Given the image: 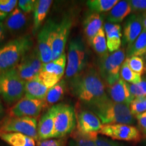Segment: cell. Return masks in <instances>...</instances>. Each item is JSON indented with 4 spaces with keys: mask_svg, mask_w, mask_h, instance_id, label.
Returning a JSON list of instances; mask_svg holds the SVG:
<instances>
[{
    "mask_svg": "<svg viewBox=\"0 0 146 146\" xmlns=\"http://www.w3.org/2000/svg\"><path fill=\"white\" fill-rule=\"evenodd\" d=\"M70 89L73 96L88 106L109 98L100 73L94 68H89L71 78Z\"/></svg>",
    "mask_w": 146,
    "mask_h": 146,
    "instance_id": "1",
    "label": "cell"
},
{
    "mask_svg": "<svg viewBox=\"0 0 146 146\" xmlns=\"http://www.w3.org/2000/svg\"><path fill=\"white\" fill-rule=\"evenodd\" d=\"M89 107L100 118L102 125H131L135 123V117L131 113L129 106L113 102L110 98Z\"/></svg>",
    "mask_w": 146,
    "mask_h": 146,
    "instance_id": "2",
    "label": "cell"
},
{
    "mask_svg": "<svg viewBox=\"0 0 146 146\" xmlns=\"http://www.w3.org/2000/svg\"><path fill=\"white\" fill-rule=\"evenodd\" d=\"M33 41L29 35L18 36L0 47V71L14 68L31 50Z\"/></svg>",
    "mask_w": 146,
    "mask_h": 146,
    "instance_id": "3",
    "label": "cell"
},
{
    "mask_svg": "<svg viewBox=\"0 0 146 146\" xmlns=\"http://www.w3.org/2000/svg\"><path fill=\"white\" fill-rule=\"evenodd\" d=\"M25 94V81L16 68L0 71V96L8 104L20 101Z\"/></svg>",
    "mask_w": 146,
    "mask_h": 146,
    "instance_id": "4",
    "label": "cell"
},
{
    "mask_svg": "<svg viewBox=\"0 0 146 146\" xmlns=\"http://www.w3.org/2000/svg\"><path fill=\"white\" fill-rule=\"evenodd\" d=\"M87 64V55L81 37H76L69 43L66 68V77L72 78L77 76L85 68Z\"/></svg>",
    "mask_w": 146,
    "mask_h": 146,
    "instance_id": "5",
    "label": "cell"
},
{
    "mask_svg": "<svg viewBox=\"0 0 146 146\" xmlns=\"http://www.w3.org/2000/svg\"><path fill=\"white\" fill-rule=\"evenodd\" d=\"M125 60V52L123 49L100 58L99 73L108 86L120 79V68Z\"/></svg>",
    "mask_w": 146,
    "mask_h": 146,
    "instance_id": "6",
    "label": "cell"
},
{
    "mask_svg": "<svg viewBox=\"0 0 146 146\" xmlns=\"http://www.w3.org/2000/svg\"><path fill=\"white\" fill-rule=\"evenodd\" d=\"M54 138H64L72 132L76 126V116L74 108L65 104L54 105Z\"/></svg>",
    "mask_w": 146,
    "mask_h": 146,
    "instance_id": "7",
    "label": "cell"
},
{
    "mask_svg": "<svg viewBox=\"0 0 146 146\" xmlns=\"http://www.w3.org/2000/svg\"><path fill=\"white\" fill-rule=\"evenodd\" d=\"M37 125L35 118L8 116L0 122V133H22L38 141Z\"/></svg>",
    "mask_w": 146,
    "mask_h": 146,
    "instance_id": "8",
    "label": "cell"
},
{
    "mask_svg": "<svg viewBox=\"0 0 146 146\" xmlns=\"http://www.w3.org/2000/svg\"><path fill=\"white\" fill-rule=\"evenodd\" d=\"M98 133L120 141L139 142L141 139V132L137 128L125 124L103 125Z\"/></svg>",
    "mask_w": 146,
    "mask_h": 146,
    "instance_id": "9",
    "label": "cell"
},
{
    "mask_svg": "<svg viewBox=\"0 0 146 146\" xmlns=\"http://www.w3.org/2000/svg\"><path fill=\"white\" fill-rule=\"evenodd\" d=\"M56 25L52 20H48L38 33L36 48L43 64L52 61L53 41Z\"/></svg>",
    "mask_w": 146,
    "mask_h": 146,
    "instance_id": "10",
    "label": "cell"
},
{
    "mask_svg": "<svg viewBox=\"0 0 146 146\" xmlns=\"http://www.w3.org/2000/svg\"><path fill=\"white\" fill-rule=\"evenodd\" d=\"M72 26V18L66 15L59 23H57L55 29L52 48V60H56L63 54Z\"/></svg>",
    "mask_w": 146,
    "mask_h": 146,
    "instance_id": "11",
    "label": "cell"
},
{
    "mask_svg": "<svg viewBox=\"0 0 146 146\" xmlns=\"http://www.w3.org/2000/svg\"><path fill=\"white\" fill-rule=\"evenodd\" d=\"M45 104L43 100L24 98L10 110V116L13 117H36L41 113Z\"/></svg>",
    "mask_w": 146,
    "mask_h": 146,
    "instance_id": "12",
    "label": "cell"
},
{
    "mask_svg": "<svg viewBox=\"0 0 146 146\" xmlns=\"http://www.w3.org/2000/svg\"><path fill=\"white\" fill-rule=\"evenodd\" d=\"M77 133L81 135L98 133L102 127L100 118L91 111L81 110L76 114Z\"/></svg>",
    "mask_w": 146,
    "mask_h": 146,
    "instance_id": "13",
    "label": "cell"
},
{
    "mask_svg": "<svg viewBox=\"0 0 146 146\" xmlns=\"http://www.w3.org/2000/svg\"><path fill=\"white\" fill-rule=\"evenodd\" d=\"M109 96L113 102L129 106L135 99L131 94L127 82L120 78L114 84L108 86V89Z\"/></svg>",
    "mask_w": 146,
    "mask_h": 146,
    "instance_id": "14",
    "label": "cell"
},
{
    "mask_svg": "<svg viewBox=\"0 0 146 146\" xmlns=\"http://www.w3.org/2000/svg\"><path fill=\"white\" fill-rule=\"evenodd\" d=\"M143 29L142 15L132 14L127 18L124 27V38L128 46L132 45Z\"/></svg>",
    "mask_w": 146,
    "mask_h": 146,
    "instance_id": "15",
    "label": "cell"
},
{
    "mask_svg": "<svg viewBox=\"0 0 146 146\" xmlns=\"http://www.w3.org/2000/svg\"><path fill=\"white\" fill-rule=\"evenodd\" d=\"M55 108L53 106L42 116L37 125L38 141L54 138Z\"/></svg>",
    "mask_w": 146,
    "mask_h": 146,
    "instance_id": "16",
    "label": "cell"
},
{
    "mask_svg": "<svg viewBox=\"0 0 146 146\" xmlns=\"http://www.w3.org/2000/svg\"><path fill=\"white\" fill-rule=\"evenodd\" d=\"M108 50L110 53L120 49L122 44V29L118 24L106 23L104 25Z\"/></svg>",
    "mask_w": 146,
    "mask_h": 146,
    "instance_id": "17",
    "label": "cell"
},
{
    "mask_svg": "<svg viewBox=\"0 0 146 146\" xmlns=\"http://www.w3.org/2000/svg\"><path fill=\"white\" fill-rule=\"evenodd\" d=\"M103 28V18L100 14L92 12L83 21V31L87 42L90 45L93 38Z\"/></svg>",
    "mask_w": 146,
    "mask_h": 146,
    "instance_id": "18",
    "label": "cell"
},
{
    "mask_svg": "<svg viewBox=\"0 0 146 146\" xmlns=\"http://www.w3.org/2000/svg\"><path fill=\"white\" fill-rule=\"evenodd\" d=\"M52 3L51 0H37L33 10V33L35 35L39 31L45 17L48 14Z\"/></svg>",
    "mask_w": 146,
    "mask_h": 146,
    "instance_id": "19",
    "label": "cell"
},
{
    "mask_svg": "<svg viewBox=\"0 0 146 146\" xmlns=\"http://www.w3.org/2000/svg\"><path fill=\"white\" fill-rule=\"evenodd\" d=\"M49 89L37 78L25 82V98L29 99L44 100Z\"/></svg>",
    "mask_w": 146,
    "mask_h": 146,
    "instance_id": "20",
    "label": "cell"
},
{
    "mask_svg": "<svg viewBox=\"0 0 146 146\" xmlns=\"http://www.w3.org/2000/svg\"><path fill=\"white\" fill-rule=\"evenodd\" d=\"M132 12L129 1H119L109 12L107 20L110 23L118 24Z\"/></svg>",
    "mask_w": 146,
    "mask_h": 146,
    "instance_id": "21",
    "label": "cell"
},
{
    "mask_svg": "<svg viewBox=\"0 0 146 146\" xmlns=\"http://www.w3.org/2000/svg\"><path fill=\"white\" fill-rule=\"evenodd\" d=\"M27 17L26 14L16 8L11 13L9 14L5 21V28L10 32H16L21 30L26 25Z\"/></svg>",
    "mask_w": 146,
    "mask_h": 146,
    "instance_id": "22",
    "label": "cell"
},
{
    "mask_svg": "<svg viewBox=\"0 0 146 146\" xmlns=\"http://www.w3.org/2000/svg\"><path fill=\"white\" fill-rule=\"evenodd\" d=\"M0 139L10 146H35V140L18 133H1Z\"/></svg>",
    "mask_w": 146,
    "mask_h": 146,
    "instance_id": "23",
    "label": "cell"
},
{
    "mask_svg": "<svg viewBox=\"0 0 146 146\" xmlns=\"http://www.w3.org/2000/svg\"><path fill=\"white\" fill-rule=\"evenodd\" d=\"M67 64V56L66 54H63L56 60H52L50 62L43 64L42 72H46L61 78L66 72Z\"/></svg>",
    "mask_w": 146,
    "mask_h": 146,
    "instance_id": "24",
    "label": "cell"
},
{
    "mask_svg": "<svg viewBox=\"0 0 146 146\" xmlns=\"http://www.w3.org/2000/svg\"><path fill=\"white\" fill-rule=\"evenodd\" d=\"M66 89V83L64 80H61L59 83L49 89L46 96L44 99L45 108L46 106L55 104L62 99Z\"/></svg>",
    "mask_w": 146,
    "mask_h": 146,
    "instance_id": "25",
    "label": "cell"
},
{
    "mask_svg": "<svg viewBox=\"0 0 146 146\" xmlns=\"http://www.w3.org/2000/svg\"><path fill=\"white\" fill-rule=\"evenodd\" d=\"M143 55H146V31L144 29L134 43L128 46L127 50V58L132 56L141 57Z\"/></svg>",
    "mask_w": 146,
    "mask_h": 146,
    "instance_id": "26",
    "label": "cell"
},
{
    "mask_svg": "<svg viewBox=\"0 0 146 146\" xmlns=\"http://www.w3.org/2000/svg\"><path fill=\"white\" fill-rule=\"evenodd\" d=\"M95 52L100 56V58L106 56L108 54V47L106 37L104 30V27L100 29L96 35L93 38L90 43Z\"/></svg>",
    "mask_w": 146,
    "mask_h": 146,
    "instance_id": "27",
    "label": "cell"
},
{
    "mask_svg": "<svg viewBox=\"0 0 146 146\" xmlns=\"http://www.w3.org/2000/svg\"><path fill=\"white\" fill-rule=\"evenodd\" d=\"M118 0H89L87 5L91 12L100 14L110 12L117 3Z\"/></svg>",
    "mask_w": 146,
    "mask_h": 146,
    "instance_id": "28",
    "label": "cell"
},
{
    "mask_svg": "<svg viewBox=\"0 0 146 146\" xmlns=\"http://www.w3.org/2000/svg\"><path fill=\"white\" fill-rule=\"evenodd\" d=\"M16 68L19 76L25 82L33 79L38 76L37 73L34 70L31 66L27 62V60L24 58H22Z\"/></svg>",
    "mask_w": 146,
    "mask_h": 146,
    "instance_id": "29",
    "label": "cell"
},
{
    "mask_svg": "<svg viewBox=\"0 0 146 146\" xmlns=\"http://www.w3.org/2000/svg\"><path fill=\"white\" fill-rule=\"evenodd\" d=\"M120 76L121 79L129 84H137L142 80L141 75L131 70L126 59L120 68Z\"/></svg>",
    "mask_w": 146,
    "mask_h": 146,
    "instance_id": "30",
    "label": "cell"
},
{
    "mask_svg": "<svg viewBox=\"0 0 146 146\" xmlns=\"http://www.w3.org/2000/svg\"><path fill=\"white\" fill-rule=\"evenodd\" d=\"M93 134L81 135L76 133V135L69 141L68 146H97L93 139Z\"/></svg>",
    "mask_w": 146,
    "mask_h": 146,
    "instance_id": "31",
    "label": "cell"
},
{
    "mask_svg": "<svg viewBox=\"0 0 146 146\" xmlns=\"http://www.w3.org/2000/svg\"><path fill=\"white\" fill-rule=\"evenodd\" d=\"M126 60L131 70H133L135 72L137 73L141 76L145 73L146 66L143 58L140 56H132L130 58H127Z\"/></svg>",
    "mask_w": 146,
    "mask_h": 146,
    "instance_id": "32",
    "label": "cell"
},
{
    "mask_svg": "<svg viewBox=\"0 0 146 146\" xmlns=\"http://www.w3.org/2000/svg\"><path fill=\"white\" fill-rule=\"evenodd\" d=\"M129 108L134 116L146 112V96L135 98L129 106Z\"/></svg>",
    "mask_w": 146,
    "mask_h": 146,
    "instance_id": "33",
    "label": "cell"
},
{
    "mask_svg": "<svg viewBox=\"0 0 146 146\" xmlns=\"http://www.w3.org/2000/svg\"><path fill=\"white\" fill-rule=\"evenodd\" d=\"M39 81H41L48 89L52 88L61 81V78L46 72H41L36 76Z\"/></svg>",
    "mask_w": 146,
    "mask_h": 146,
    "instance_id": "34",
    "label": "cell"
},
{
    "mask_svg": "<svg viewBox=\"0 0 146 146\" xmlns=\"http://www.w3.org/2000/svg\"><path fill=\"white\" fill-rule=\"evenodd\" d=\"M129 84V87L133 96L135 98L146 96V77L137 84Z\"/></svg>",
    "mask_w": 146,
    "mask_h": 146,
    "instance_id": "35",
    "label": "cell"
},
{
    "mask_svg": "<svg viewBox=\"0 0 146 146\" xmlns=\"http://www.w3.org/2000/svg\"><path fill=\"white\" fill-rule=\"evenodd\" d=\"M129 2L133 13H146V0H130Z\"/></svg>",
    "mask_w": 146,
    "mask_h": 146,
    "instance_id": "36",
    "label": "cell"
},
{
    "mask_svg": "<svg viewBox=\"0 0 146 146\" xmlns=\"http://www.w3.org/2000/svg\"><path fill=\"white\" fill-rule=\"evenodd\" d=\"M64 138H52L37 141V146H65Z\"/></svg>",
    "mask_w": 146,
    "mask_h": 146,
    "instance_id": "37",
    "label": "cell"
},
{
    "mask_svg": "<svg viewBox=\"0 0 146 146\" xmlns=\"http://www.w3.org/2000/svg\"><path fill=\"white\" fill-rule=\"evenodd\" d=\"M18 1L16 0H0V11L9 14L16 8Z\"/></svg>",
    "mask_w": 146,
    "mask_h": 146,
    "instance_id": "38",
    "label": "cell"
},
{
    "mask_svg": "<svg viewBox=\"0 0 146 146\" xmlns=\"http://www.w3.org/2000/svg\"><path fill=\"white\" fill-rule=\"evenodd\" d=\"M93 139L97 146H121L118 143L109 139L99 136L98 133L93 134Z\"/></svg>",
    "mask_w": 146,
    "mask_h": 146,
    "instance_id": "39",
    "label": "cell"
},
{
    "mask_svg": "<svg viewBox=\"0 0 146 146\" xmlns=\"http://www.w3.org/2000/svg\"><path fill=\"white\" fill-rule=\"evenodd\" d=\"M35 2V0H19L18 1V8L24 13H29L34 10Z\"/></svg>",
    "mask_w": 146,
    "mask_h": 146,
    "instance_id": "40",
    "label": "cell"
},
{
    "mask_svg": "<svg viewBox=\"0 0 146 146\" xmlns=\"http://www.w3.org/2000/svg\"><path fill=\"white\" fill-rule=\"evenodd\" d=\"M136 118L139 128L143 133L146 134V116L143 114H138L135 116Z\"/></svg>",
    "mask_w": 146,
    "mask_h": 146,
    "instance_id": "41",
    "label": "cell"
},
{
    "mask_svg": "<svg viewBox=\"0 0 146 146\" xmlns=\"http://www.w3.org/2000/svg\"><path fill=\"white\" fill-rule=\"evenodd\" d=\"M6 28L5 25L2 22H0V43L3 41L5 37V33H6Z\"/></svg>",
    "mask_w": 146,
    "mask_h": 146,
    "instance_id": "42",
    "label": "cell"
},
{
    "mask_svg": "<svg viewBox=\"0 0 146 146\" xmlns=\"http://www.w3.org/2000/svg\"><path fill=\"white\" fill-rule=\"evenodd\" d=\"M8 14H5L4 12H2L0 11V22H2L3 21H4L5 19H6V18L8 17Z\"/></svg>",
    "mask_w": 146,
    "mask_h": 146,
    "instance_id": "43",
    "label": "cell"
},
{
    "mask_svg": "<svg viewBox=\"0 0 146 146\" xmlns=\"http://www.w3.org/2000/svg\"><path fill=\"white\" fill-rule=\"evenodd\" d=\"M142 21H143V29L146 31V13L142 14Z\"/></svg>",
    "mask_w": 146,
    "mask_h": 146,
    "instance_id": "44",
    "label": "cell"
},
{
    "mask_svg": "<svg viewBox=\"0 0 146 146\" xmlns=\"http://www.w3.org/2000/svg\"><path fill=\"white\" fill-rule=\"evenodd\" d=\"M2 112H3V107H2V105H1V102H0V116H1V114H2Z\"/></svg>",
    "mask_w": 146,
    "mask_h": 146,
    "instance_id": "45",
    "label": "cell"
},
{
    "mask_svg": "<svg viewBox=\"0 0 146 146\" xmlns=\"http://www.w3.org/2000/svg\"><path fill=\"white\" fill-rule=\"evenodd\" d=\"M143 114H145V116H146V112H144V113H143Z\"/></svg>",
    "mask_w": 146,
    "mask_h": 146,
    "instance_id": "46",
    "label": "cell"
},
{
    "mask_svg": "<svg viewBox=\"0 0 146 146\" xmlns=\"http://www.w3.org/2000/svg\"><path fill=\"white\" fill-rule=\"evenodd\" d=\"M145 59H146V55H145Z\"/></svg>",
    "mask_w": 146,
    "mask_h": 146,
    "instance_id": "47",
    "label": "cell"
},
{
    "mask_svg": "<svg viewBox=\"0 0 146 146\" xmlns=\"http://www.w3.org/2000/svg\"><path fill=\"white\" fill-rule=\"evenodd\" d=\"M145 135H146V134H145Z\"/></svg>",
    "mask_w": 146,
    "mask_h": 146,
    "instance_id": "48",
    "label": "cell"
}]
</instances>
